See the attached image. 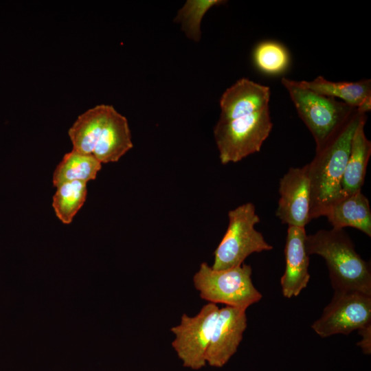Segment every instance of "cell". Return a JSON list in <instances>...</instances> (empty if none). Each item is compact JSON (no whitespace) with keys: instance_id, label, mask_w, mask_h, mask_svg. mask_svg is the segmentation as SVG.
Segmentation results:
<instances>
[{"instance_id":"obj_19","label":"cell","mask_w":371,"mask_h":371,"mask_svg":"<svg viewBox=\"0 0 371 371\" xmlns=\"http://www.w3.org/2000/svg\"><path fill=\"white\" fill-rule=\"evenodd\" d=\"M255 66L261 72L276 76L286 71L290 64V56L286 48L275 41L259 43L253 52Z\"/></svg>"},{"instance_id":"obj_20","label":"cell","mask_w":371,"mask_h":371,"mask_svg":"<svg viewBox=\"0 0 371 371\" xmlns=\"http://www.w3.org/2000/svg\"><path fill=\"white\" fill-rule=\"evenodd\" d=\"M221 0H188L179 10L175 19L182 24L186 35L197 42L200 40L201 20L205 12L212 6L223 3Z\"/></svg>"},{"instance_id":"obj_4","label":"cell","mask_w":371,"mask_h":371,"mask_svg":"<svg viewBox=\"0 0 371 371\" xmlns=\"http://www.w3.org/2000/svg\"><path fill=\"white\" fill-rule=\"evenodd\" d=\"M287 90L300 119L311 133L320 149L357 111L335 98L319 94L307 87L302 81L287 78L281 79Z\"/></svg>"},{"instance_id":"obj_12","label":"cell","mask_w":371,"mask_h":371,"mask_svg":"<svg viewBox=\"0 0 371 371\" xmlns=\"http://www.w3.org/2000/svg\"><path fill=\"white\" fill-rule=\"evenodd\" d=\"M306 235L304 227H288L284 246L285 269L280 278L282 293L286 298L297 297L310 280Z\"/></svg>"},{"instance_id":"obj_13","label":"cell","mask_w":371,"mask_h":371,"mask_svg":"<svg viewBox=\"0 0 371 371\" xmlns=\"http://www.w3.org/2000/svg\"><path fill=\"white\" fill-rule=\"evenodd\" d=\"M270 95L269 87L240 78L221 95L218 120H232L269 107Z\"/></svg>"},{"instance_id":"obj_10","label":"cell","mask_w":371,"mask_h":371,"mask_svg":"<svg viewBox=\"0 0 371 371\" xmlns=\"http://www.w3.org/2000/svg\"><path fill=\"white\" fill-rule=\"evenodd\" d=\"M276 216L289 226L305 227L311 221V181L308 165L290 168L279 181Z\"/></svg>"},{"instance_id":"obj_9","label":"cell","mask_w":371,"mask_h":371,"mask_svg":"<svg viewBox=\"0 0 371 371\" xmlns=\"http://www.w3.org/2000/svg\"><path fill=\"white\" fill-rule=\"evenodd\" d=\"M371 324V295L357 291H334L322 315L311 325L322 338L349 335Z\"/></svg>"},{"instance_id":"obj_7","label":"cell","mask_w":371,"mask_h":371,"mask_svg":"<svg viewBox=\"0 0 371 371\" xmlns=\"http://www.w3.org/2000/svg\"><path fill=\"white\" fill-rule=\"evenodd\" d=\"M272 127L269 106L232 120H218L214 136L221 164L236 163L259 152Z\"/></svg>"},{"instance_id":"obj_5","label":"cell","mask_w":371,"mask_h":371,"mask_svg":"<svg viewBox=\"0 0 371 371\" xmlns=\"http://www.w3.org/2000/svg\"><path fill=\"white\" fill-rule=\"evenodd\" d=\"M251 275V267L244 263L227 269L215 270L203 262L194 274L192 282L200 297L207 302L247 310L262 297L255 287Z\"/></svg>"},{"instance_id":"obj_14","label":"cell","mask_w":371,"mask_h":371,"mask_svg":"<svg viewBox=\"0 0 371 371\" xmlns=\"http://www.w3.org/2000/svg\"><path fill=\"white\" fill-rule=\"evenodd\" d=\"M334 229L354 227L371 236V210L361 191L348 194L328 206L322 212Z\"/></svg>"},{"instance_id":"obj_16","label":"cell","mask_w":371,"mask_h":371,"mask_svg":"<svg viewBox=\"0 0 371 371\" xmlns=\"http://www.w3.org/2000/svg\"><path fill=\"white\" fill-rule=\"evenodd\" d=\"M308 89L323 95L340 98L346 104L357 108L371 99V80L357 82H332L322 76L311 81L302 80Z\"/></svg>"},{"instance_id":"obj_1","label":"cell","mask_w":371,"mask_h":371,"mask_svg":"<svg viewBox=\"0 0 371 371\" xmlns=\"http://www.w3.org/2000/svg\"><path fill=\"white\" fill-rule=\"evenodd\" d=\"M366 114L357 111L319 150L308 164L311 181V218L322 216L330 205L344 196L341 180L350 155L354 133Z\"/></svg>"},{"instance_id":"obj_3","label":"cell","mask_w":371,"mask_h":371,"mask_svg":"<svg viewBox=\"0 0 371 371\" xmlns=\"http://www.w3.org/2000/svg\"><path fill=\"white\" fill-rule=\"evenodd\" d=\"M308 255L324 258L334 291H357L371 295L370 263L357 252L344 229H320L306 235Z\"/></svg>"},{"instance_id":"obj_6","label":"cell","mask_w":371,"mask_h":371,"mask_svg":"<svg viewBox=\"0 0 371 371\" xmlns=\"http://www.w3.org/2000/svg\"><path fill=\"white\" fill-rule=\"evenodd\" d=\"M227 230L214 253L213 269L223 270L243 264L254 253L270 251L269 244L262 234L256 229L260 222L252 203L240 205L228 212Z\"/></svg>"},{"instance_id":"obj_18","label":"cell","mask_w":371,"mask_h":371,"mask_svg":"<svg viewBox=\"0 0 371 371\" xmlns=\"http://www.w3.org/2000/svg\"><path fill=\"white\" fill-rule=\"evenodd\" d=\"M87 183L72 181L57 187L53 196L52 206L56 216L64 224L71 223L87 198Z\"/></svg>"},{"instance_id":"obj_17","label":"cell","mask_w":371,"mask_h":371,"mask_svg":"<svg viewBox=\"0 0 371 371\" xmlns=\"http://www.w3.org/2000/svg\"><path fill=\"white\" fill-rule=\"evenodd\" d=\"M102 164L92 155H87L72 150L66 153L54 172L52 183L58 187L72 181L87 183L95 179Z\"/></svg>"},{"instance_id":"obj_11","label":"cell","mask_w":371,"mask_h":371,"mask_svg":"<svg viewBox=\"0 0 371 371\" xmlns=\"http://www.w3.org/2000/svg\"><path fill=\"white\" fill-rule=\"evenodd\" d=\"M246 311L227 306L219 308L206 352V365L222 368L236 352L247 327Z\"/></svg>"},{"instance_id":"obj_21","label":"cell","mask_w":371,"mask_h":371,"mask_svg":"<svg viewBox=\"0 0 371 371\" xmlns=\"http://www.w3.org/2000/svg\"><path fill=\"white\" fill-rule=\"evenodd\" d=\"M357 331L361 337L360 341L357 343V346L361 348L365 354L370 355L371 352V324L359 329Z\"/></svg>"},{"instance_id":"obj_8","label":"cell","mask_w":371,"mask_h":371,"mask_svg":"<svg viewBox=\"0 0 371 371\" xmlns=\"http://www.w3.org/2000/svg\"><path fill=\"white\" fill-rule=\"evenodd\" d=\"M219 307L207 302L194 316L183 313L170 328L171 345L183 367L198 370L206 366L205 355Z\"/></svg>"},{"instance_id":"obj_2","label":"cell","mask_w":371,"mask_h":371,"mask_svg":"<svg viewBox=\"0 0 371 371\" xmlns=\"http://www.w3.org/2000/svg\"><path fill=\"white\" fill-rule=\"evenodd\" d=\"M68 134L74 150L92 155L101 164L117 161L133 146L126 118L107 104L80 115Z\"/></svg>"},{"instance_id":"obj_15","label":"cell","mask_w":371,"mask_h":371,"mask_svg":"<svg viewBox=\"0 0 371 371\" xmlns=\"http://www.w3.org/2000/svg\"><path fill=\"white\" fill-rule=\"evenodd\" d=\"M367 117L358 125L354 133L350 155L341 180L344 196L361 191L366 168L371 155V142L366 137L364 126Z\"/></svg>"}]
</instances>
